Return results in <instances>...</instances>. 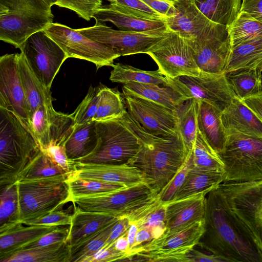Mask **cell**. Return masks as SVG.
Masks as SVG:
<instances>
[{
  "mask_svg": "<svg viewBox=\"0 0 262 262\" xmlns=\"http://www.w3.org/2000/svg\"><path fill=\"white\" fill-rule=\"evenodd\" d=\"M204 231L198 244L225 262H262V256L241 233L219 185L206 196Z\"/></svg>",
  "mask_w": 262,
  "mask_h": 262,
  "instance_id": "6da1fadb",
  "label": "cell"
},
{
  "mask_svg": "<svg viewBox=\"0 0 262 262\" xmlns=\"http://www.w3.org/2000/svg\"><path fill=\"white\" fill-rule=\"evenodd\" d=\"M130 125L142 146L127 164L139 168L158 193L183 165L190 153L187 152L179 133L175 136L161 137L147 132L136 121H133Z\"/></svg>",
  "mask_w": 262,
  "mask_h": 262,
  "instance_id": "7a4b0ae2",
  "label": "cell"
},
{
  "mask_svg": "<svg viewBox=\"0 0 262 262\" xmlns=\"http://www.w3.org/2000/svg\"><path fill=\"white\" fill-rule=\"evenodd\" d=\"M39 149L33 134L17 117L0 107V188L17 182L19 173Z\"/></svg>",
  "mask_w": 262,
  "mask_h": 262,
  "instance_id": "3957f363",
  "label": "cell"
},
{
  "mask_svg": "<svg viewBox=\"0 0 262 262\" xmlns=\"http://www.w3.org/2000/svg\"><path fill=\"white\" fill-rule=\"evenodd\" d=\"M219 188L237 227L262 256V180L223 182Z\"/></svg>",
  "mask_w": 262,
  "mask_h": 262,
  "instance_id": "277c9868",
  "label": "cell"
},
{
  "mask_svg": "<svg viewBox=\"0 0 262 262\" xmlns=\"http://www.w3.org/2000/svg\"><path fill=\"white\" fill-rule=\"evenodd\" d=\"M53 18L51 7L45 0H0V39L19 48Z\"/></svg>",
  "mask_w": 262,
  "mask_h": 262,
  "instance_id": "5b68a950",
  "label": "cell"
},
{
  "mask_svg": "<svg viewBox=\"0 0 262 262\" xmlns=\"http://www.w3.org/2000/svg\"><path fill=\"white\" fill-rule=\"evenodd\" d=\"M225 131V147L217 154L224 164L223 182L262 180V138L232 129Z\"/></svg>",
  "mask_w": 262,
  "mask_h": 262,
  "instance_id": "8992f818",
  "label": "cell"
},
{
  "mask_svg": "<svg viewBox=\"0 0 262 262\" xmlns=\"http://www.w3.org/2000/svg\"><path fill=\"white\" fill-rule=\"evenodd\" d=\"M68 174L17 181L19 224L39 218L71 202Z\"/></svg>",
  "mask_w": 262,
  "mask_h": 262,
  "instance_id": "52a82bcc",
  "label": "cell"
},
{
  "mask_svg": "<svg viewBox=\"0 0 262 262\" xmlns=\"http://www.w3.org/2000/svg\"><path fill=\"white\" fill-rule=\"evenodd\" d=\"M98 137L94 151L77 162L82 164L127 163L140 151L141 142L121 117L96 122Z\"/></svg>",
  "mask_w": 262,
  "mask_h": 262,
  "instance_id": "ba28073f",
  "label": "cell"
},
{
  "mask_svg": "<svg viewBox=\"0 0 262 262\" xmlns=\"http://www.w3.org/2000/svg\"><path fill=\"white\" fill-rule=\"evenodd\" d=\"M204 231V220L173 231L165 232L159 237L135 247L127 261L185 262L187 254L198 245Z\"/></svg>",
  "mask_w": 262,
  "mask_h": 262,
  "instance_id": "9c48e42d",
  "label": "cell"
},
{
  "mask_svg": "<svg viewBox=\"0 0 262 262\" xmlns=\"http://www.w3.org/2000/svg\"><path fill=\"white\" fill-rule=\"evenodd\" d=\"M168 28L163 38L147 53L157 64L160 72L170 79L187 76L207 77L201 71L194 57L192 41Z\"/></svg>",
  "mask_w": 262,
  "mask_h": 262,
  "instance_id": "30bf717a",
  "label": "cell"
},
{
  "mask_svg": "<svg viewBox=\"0 0 262 262\" xmlns=\"http://www.w3.org/2000/svg\"><path fill=\"white\" fill-rule=\"evenodd\" d=\"M158 193L149 183H141L71 202L80 210L127 217L152 201Z\"/></svg>",
  "mask_w": 262,
  "mask_h": 262,
  "instance_id": "8fae6325",
  "label": "cell"
},
{
  "mask_svg": "<svg viewBox=\"0 0 262 262\" xmlns=\"http://www.w3.org/2000/svg\"><path fill=\"white\" fill-rule=\"evenodd\" d=\"M43 30L62 48L68 58L91 62L97 70L103 66L113 67L114 60L120 56L112 48L93 40L64 25L52 23Z\"/></svg>",
  "mask_w": 262,
  "mask_h": 262,
  "instance_id": "7c38bea8",
  "label": "cell"
},
{
  "mask_svg": "<svg viewBox=\"0 0 262 262\" xmlns=\"http://www.w3.org/2000/svg\"><path fill=\"white\" fill-rule=\"evenodd\" d=\"M195 62L203 73L224 74L231 50L226 26L211 21L192 41Z\"/></svg>",
  "mask_w": 262,
  "mask_h": 262,
  "instance_id": "4fadbf2b",
  "label": "cell"
},
{
  "mask_svg": "<svg viewBox=\"0 0 262 262\" xmlns=\"http://www.w3.org/2000/svg\"><path fill=\"white\" fill-rule=\"evenodd\" d=\"M19 49L36 76L50 89L61 65L68 58L66 52L43 30L31 35Z\"/></svg>",
  "mask_w": 262,
  "mask_h": 262,
  "instance_id": "5bb4252c",
  "label": "cell"
},
{
  "mask_svg": "<svg viewBox=\"0 0 262 262\" xmlns=\"http://www.w3.org/2000/svg\"><path fill=\"white\" fill-rule=\"evenodd\" d=\"M122 92L127 112L147 132L161 137L179 133L178 111L125 91Z\"/></svg>",
  "mask_w": 262,
  "mask_h": 262,
  "instance_id": "9a60e30c",
  "label": "cell"
},
{
  "mask_svg": "<svg viewBox=\"0 0 262 262\" xmlns=\"http://www.w3.org/2000/svg\"><path fill=\"white\" fill-rule=\"evenodd\" d=\"M169 79L170 86L187 100L206 101L223 112L235 97L225 74L207 77L181 76Z\"/></svg>",
  "mask_w": 262,
  "mask_h": 262,
  "instance_id": "2e32d148",
  "label": "cell"
},
{
  "mask_svg": "<svg viewBox=\"0 0 262 262\" xmlns=\"http://www.w3.org/2000/svg\"><path fill=\"white\" fill-rule=\"evenodd\" d=\"M75 30L93 40L112 48L120 56L147 54L165 34L156 35L116 30L106 26L105 24L99 23H96L92 27Z\"/></svg>",
  "mask_w": 262,
  "mask_h": 262,
  "instance_id": "e0dca14e",
  "label": "cell"
},
{
  "mask_svg": "<svg viewBox=\"0 0 262 262\" xmlns=\"http://www.w3.org/2000/svg\"><path fill=\"white\" fill-rule=\"evenodd\" d=\"M0 107L13 113L31 133L30 112L17 68L16 53L0 57Z\"/></svg>",
  "mask_w": 262,
  "mask_h": 262,
  "instance_id": "ac0fdd59",
  "label": "cell"
},
{
  "mask_svg": "<svg viewBox=\"0 0 262 262\" xmlns=\"http://www.w3.org/2000/svg\"><path fill=\"white\" fill-rule=\"evenodd\" d=\"M68 174L82 179L119 184L126 187L141 183H149L151 185V181L139 168L127 163L82 164L77 162L76 169Z\"/></svg>",
  "mask_w": 262,
  "mask_h": 262,
  "instance_id": "d6986e66",
  "label": "cell"
},
{
  "mask_svg": "<svg viewBox=\"0 0 262 262\" xmlns=\"http://www.w3.org/2000/svg\"><path fill=\"white\" fill-rule=\"evenodd\" d=\"M96 23L110 22L119 29L164 35L168 29L165 20H152L141 18L122 11L112 3L102 5L93 16Z\"/></svg>",
  "mask_w": 262,
  "mask_h": 262,
  "instance_id": "ffe728a7",
  "label": "cell"
},
{
  "mask_svg": "<svg viewBox=\"0 0 262 262\" xmlns=\"http://www.w3.org/2000/svg\"><path fill=\"white\" fill-rule=\"evenodd\" d=\"M209 191L198 193L166 203L165 231L184 228L204 219L206 196Z\"/></svg>",
  "mask_w": 262,
  "mask_h": 262,
  "instance_id": "44dd1931",
  "label": "cell"
},
{
  "mask_svg": "<svg viewBox=\"0 0 262 262\" xmlns=\"http://www.w3.org/2000/svg\"><path fill=\"white\" fill-rule=\"evenodd\" d=\"M176 13L165 19L167 28L183 36L195 39L212 21L191 0H173Z\"/></svg>",
  "mask_w": 262,
  "mask_h": 262,
  "instance_id": "7402d4cb",
  "label": "cell"
},
{
  "mask_svg": "<svg viewBox=\"0 0 262 262\" xmlns=\"http://www.w3.org/2000/svg\"><path fill=\"white\" fill-rule=\"evenodd\" d=\"M221 117L225 129H232L245 135L262 138V121L237 97H235L222 112Z\"/></svg>",
  "mask_w": 262,
  "mask_h": 262,
  "instance_id": "603a6c76",
  "label": "cell"
},
{
  "mask_svg": "<svg viewBox=\"0 0 262 262\" xmlns=\"http://www.w3.org/2000/svg\"><path fill=\"white\" fill-rule=\"evenodd\" d=\"M16 59L32 122L33 116L39 107L52 104L51 92L50 89L47 88L34 74L21 52L16 53Z\"/></svg>",
  "mask_w": 262,
  "mask_h": 262,
  "instance_id": "cb8c5ba5",
  "label": "cell"
},
{
  "mask_svg": "<svg viewBox=\"0 0 262 262\" xmlns=\"http://www.w3.org/2000/svg\"><path fill=\"white\" fill-rule=\"evenodd\" d=\"M199 101L198 129L218 154L223 150L226 141V133L222 121V112L206 101Z\"/></svg>",
  "mask_w": 262,
  "mask_h": 262,
  "instance_id": "d4e9b609",
  "label": "cell"
},
{
  "mask_svg": "<svg viewBox=\"0 0 262 262\" xmlns=\"http://www.w3.org/2000/svg\"><path fill=\"white\" fill-rule=\"evenodd\" d=\"M116 218L103 213L83 211L75 206L67 242L71 247L74 246Z\"/></svg>",
  "mask_w": 262,
  "mask_h": 262,
  "instance_id": "484cf974",
  "label": "cell"
},
{
  "mask_svg": "<svg viewBox=\"0 0 262 262\" xmlns=\"http://www.w3.org/2000/svg\"><path fill=\"white\" fill-rule=\"evenodd\" d=\"M71 246L67 241L15 251L0 262H70Z\"/></svg>",
  "mask_w": 262,
  "mask_h": 262,
  "instance_id": "4316f807",
  "label": "cell"
},
{
  "mask_svg": "<svg viewBox=\"0 0 262 262\" xmlns=\"http://www.w3.org/2000/svg\"><path fill=\"white\" fill-rule=\"evenodd\" d=\"M122 90L177 111H178L183 103L187 100L185 97L170 86L129 82L123 84Z\"/></svg>",
  "mask_w": 262,
  "mask_h": 262,
  "instance_id": "83f0119b",
  "label": "cell"
},
{
  "mask_svg": "<svg viewBox=\"0 0 262 262\" xmlns=\"http://www.w3.org/2000/svg\"><path fill=\"white\" fill-rule=\"evenodd\" d=\"M18 224L0 234V258L9 255L59 226Z\"/></svg>",
  "mask_w": 262,
  "mask_h": 262,
  "instance_id": "f1b7e54d",
  "label": "cell"
},
{
  "mask_svg": "<svg viewBox=\"0 0 262 262\" xmlns=\"http://www.w3.org/2000/svg\"><path fill=\"white\" fill-rule=\"evenodd\" d=\"M98 140L96 121L74 126L65 144L68 158L77 161L86 157L95 149Z\"/></svg>",
  "mask_w": 262,
  "mask_h": 262,
  "instance_id": "f546056e",
  "label": "cell"
},
{
  "mask_svg": "<svg viewBox=\"0 0 262 262\" xmlns=\"http://www.w3.org/2000/svg\"><path fill=\"white\" fill-rule=\"evenodd\" d=\"M223 180L224 171L203 170L193 166L172 201L210 191L222 183Z\"/></svg>",
  "mask_w": 262,
  "mask_h": 262,
  "instance_id": "4dcf8cb0",
  "label": "cell"
},
{
  "mask_svg": "<svg viewBox=\"0 0 262 262\" xmlns=\"http://www.w3.org/2000/svg\"><path fill=\"white\" fill-rule=\"evenodd\" d=\"M262 62V36L231 48L225 73L257 67Z\"/></svg>",
  "mask_w": 262,
  "mask_h": 262,
  "instance_id": "1f68e13d",
  "label": "cell"
},
{
  "mask_svg": "<svg viewBox=\"0 0 262 262\" xmlns=\"http://www.w3.org/2000/svg\"><path fill=\"white\" fill-rule=\"evenodd\" d=\"M191 1L210 20L226 27L235 20L242 6V0Z\"/></svg>",
  "mask_w": 262,
  "mask_h": 262,
  "instance_id": "d6a6232c",
  "label": "cell"
},
{
  "mask_svg": "<svg viewBox=\"0 0 262 262\" xmlns=\"http://www.w3.org/2000/svg\"><path fill=\"white\" fill-rule=\"evenodd\" d=\"M261 72L255 67L230 72L225 75L235 97L242 100L259 93L262 85Z\"/></svg>",
  "mask_w": 262,
  "mask_h": 262,
  "instance_id": "836d02e7",
  "label": "cell"
},
{
  "mask_svg": "<svg viewBox=\"0 0 262 262\" xmlns=\"http://www.w3.org/2000/svg\"><path fill=\"white\" fill-rule=\"evenodd\" d=\"M112 67L113 69L111 72L110 80L113 82L124 84L129 82H136L170 86L169 79L158 70L145 71L121 63L114 64Z\"/></svg>",
  "mask_w": 262,
  "mask_h": 262,
  "instance_id": "e575fe53",
  "label": "cell"
},
{
  "mask_svg": "<svg viewBox=\"0 0 262 262\" xmlns=\"http://www.w3.org/2000/svg\"><path fill=\"white\" fill-rule=\"evenodd\" d=\"M199 104V100L188 99L178 111V130L188 154L192 152L196 137Z\"/></svg>",
  "mask_w": 262,
  "mask_h": 262,
  "instance_id": "d590c367",
  "label": "cell"
},
{
  "mask_svg": "<svg viewBox=\"0 0 262 262\" xmlns=\"http://www.w3.org/2000/svg\"><path fill=\"white\" fill-rule=\"evenodd\" d=\"M0 233L19 224L17 182L0 188Z\"/></svg>",
  "mask_w": 262,
  "mask_h": 262,
  "instance_id": "8d00e7d4",
  "label": "cell"
},
{
  "mask_svg": "<svg viewBox=\"0 0 262 262\" xmlns=\"http://www.w3.org/2000/svg\"><path fill=\"white\" fill-rule=\"evenodd\" d=\"M99 86V103L93 121L101 122L123 116L127 110L120 93L102 84Z\"/></svg>",
  "mask_w": 262,
  "mask_h": 262,
  "instance_id": "74e56055",
  "label": "cell"
},
{
  "mask_svg": "<svg viewBox=\"0 0 262 262\" xmlns=\"http://www.w3.org/2000/svg\"><path fill=\"white\" fill-rule=\"evenodd\" d=\"M227 28L232 47L262 36V23L244 11H241Z\"/></svg>",
  "mask_w": 262,
  "mask_h": 262,
  "instance_id": "f35d334b",
  "label": "cell"
},
{
  "mask_svg": "<svg viewBox=\"0 0 262 262\" xmlns=\"http://www.w3.org/2000/svg\"><path fill=\"white\" fill-rule=\"evenodd\" d=\"M166 206V203H162L156 196L152 201L126 218L129 224H135L138 228L151 231L157 227L165 228Z\"/></svg>",
  "mask_w": 262,
  "mask_h": 262,
  "instance_id": "ab89813d",
  "label": "cell"
},
{
  "mask_svg": "<svg viewBox=\"0 0 262 262\" xmlns=\"http://www.w3.org/2000/svg\"><path fill=\"white\" fill-rule=\"evenodd\" d=\"M68 174L40 149L19 173L17 181L41 179Z\"/></svg>",
  "mask_w": 262,
  "mask_h": 262,
  "instance_id": "60d3db41",
  "label": "cell"
},
{
  "mask_svg": "<svg viewBox=\"0 0 262 262\" xmlns=\"http://www.w3.org/2000/svg\"><path fill=\"white\" fill-rule=\"evenodd\" d=\"M118 219H115L97 232L78 244L71 247L70 262H82L85 258L92 256L101 249L105 245Z\"/></svg>",
  "mask_w": 262,
  "mask_h": 262,
  "instance_id": "b9f144b4",
  "label": "cell"
},
{
  "mask_svg": "<svg viewBox=\"0 0 262 262\" xmlns=\"http://www.w3.org/2000/svg\"><path fill=\"white\" fill-rule=\"evenodd\" d=\"M71 202L76 198L102 194L126 187L122 185L95 180L82 179L68 174Z\"/></svg>",
  "mask_w": 262,
  "mask_h": 262,
  "instance_id": "7bdbcfd3",
  "label": "cell"
},
{
  "mask_svg": "<svg viewBox=\"0 0 262 262\" xmlns=\"http://www.w3.org/2000/svg\"><path fill=\"white\" fill-rule=\"evenodd\" d=\"M52 104L39 107L34 113L31 122V133L40 149L46 150L50 143V127Z\"/></svg>",
  "mask_w": 262,
  "mask_h": 262,
  "instance_id": "ee69618b",
  "label": "cell"
},
{
  "mask_svg": "<svg viewBox=\"0 0 262 262\" xmlns=\"http://www.w3.org/2000/svg\"><path fill=\"white\" fill-rule=\"evenodd\" d=\"M99 85L95 87L90 86L84 99L72 113L74 126L94 121L99 103Z\"/></svg>",
  "mask_w": 262,
  "mask_h": 262,
  "instance_id": "f6af8a7d",
  "label": "cell"
},
{
  "mask_svg": "<svg viewBox=\"0 0 262 262\" xmlns=\"http://www.w3.org/2000/svg\"><path fill=\"white\" fill-rule=\"evenodd\" d=\"M193 166L192 152L169 182L158 193L157 196L164 203L171 201L177 192L183 184L189 169Z\"/></svg>",
  "mask_w": 262,
  "mask_h": 262,
  "instance_id": "bcb514c9",
  "label": "cell"
},
{
  "mask_svg": "<svg viewBox=\"0 0 262 262\" xmlns=\"http://www.w3.org/2000/svg\"><path fill=\"white\" fill-rule=\"evenodd\" d=\"M111 3L118 9L141 18L152 20L166 19L141 0H114Z\"/></svg>",
  "mask_w": 262,
  "mask_h": 262,
  "instance_id": "7dc6e473",
  "label": "cell"
},
{
  "mask_svg": "<svg viewBox=\"0 0 262 262\" xmlns=\"http://www.w3.org/2000/svg\"><path fill=\"white\" fill-rule=\"evenodd\" d=\"M102 3L101 0H57L55 5L71 10L79 17L89 21Z\"/></svg>",
  "mask_w": 262,
  "mask_h": 262,
  "instance_id": "c3c4849f",
  "label": "cell"
},
{
  "mask_svg": "<svg viewBox=\"0 0 262 262\" xmlns=\"http://www.w3.org/2000/svg\"><path fill=\"white\" fill-rule=\"evenodd\" d=\"M69 231V225L66 227L65 226H59L40 238L23 246L16 251L44 247L57 243L67 241Z\"/></svg>",
  "mask_w": 262,
  "mask_h": 262,
  "instance_id": "681fc988",
  "label": "cell"
},
{
  "mask_svg": "<svg viewBox=\"0 0 262 262\" xmlns=\"http://www.w3.org/2000/svg\"><path fill=\"white\" fill-rule=\"evenodd\" d=\"M72 219V214L66 211L56 210L42 217L25 221L23 224L52 226H68L71 224Z\"/></svg>",
  "mask_w": 262,
  "mask_h": 262,
  "instance_id": "f907efd6",
  "label": "cell"
},
{
  "mask_svg": "<svg viewBox=\"0 0 262 262\" xmlns=\"http://www.w3.org/2000/svg\"><path fill=\"white\" fill-rule=\"evenodd\" d=\"M127 254L117 250L114 243L107 247H103L94 254L85 258L82 262H108L126 261Z\"/></svg>",
  "mask_w": 262,
  "mask_h": 262,
  "instance_id": "816d5d0a",
  "label": "cell"
},
{
  "mask_svg": "<svg viewBox=\"0 0 262 262\" xmlns=\"http://www.w3.org/2000/svg\"><path fill=\"white\" fill-rule=\"evenodd\" d=\"M165 19L174 15L176 8L173 0H141Z\"/></svg>",
  "mask_w": 262,
  "mask_h": 262,
  "instance_id": "f5cc1de1",
  "label": "cell"
},
{
  "mask_svg": "<svg viewBox=\"0 0 262 262\" xmlns=\"http://www.w3.org/2000/svg\"><path fill=\"white\" fill-rule=\"evenodd\" d=\"M130 224L126 217L119 218L103 247H107L114 243L119 237L126 233Z\"/></svg>",
  "mask_w": 262,
  "mask_h": 262,
  "instance_id": "db71d44e",
  "label": "cell"
},
{
  "mask_svg": "<svg viewBox=\"0 0 262 262\" xmlns=\"http://www.w3.org/2000/svg\"><path fill=\"white\" fill-rule=\"evenodd\" d=\"M241 11L262 23V0H243Z\"/></svg>",
  "mask_w": 262,
  "mask_h": 262,
  "instance_id": "11a10c76",
  "label": "cell"
},
{
  "mask_svg": "<svg viewBox=\"0 0 262 262\" xmlns=\"http://www.w3.org/2000/svg\"><path fill=\"white\" fill-rule=\"evenodd\" d=\"M185 262H225V261L214 254H207L193 248L187 254Z\"/></svg>",
  "mask_w": 262,
  "mask_h": 262,
  "instance_id": "9f6ffc18",
  "label": "cell"
},
{
  "mask_svg": "<svg viewBox=\"0 0 262 262\" xmlns=\"http://www.w3.org/2000/svg\"><path fill=\"white\" fill-rule=\"evenodd\" d=\"M242 101L250 108L262 121V85L258 94L255 96L243 99Z\"/></svg>",
  "mask_w": 262,
  "mask_h": 262,
  "instance_id": "6f0895ef",
  "label": "cell"
},
{
  "mask_svg": "<svg viewBox=\"0 0 262 262\" xmlns=\"http://www.w3.org/2000/svg\"><path fill=\"white\" fill-rule=\"evenodd\" d=\"M153 239L151 231L146 228H138L134 248L146 243Z\"/></svg>",
  "mask_w": 262,
  "mask_h": 262,
  "instance_id": "680465c9",
  "label": "cell"
},
{
  "mask_svg": "<svg viewBox=\"0 0 262 262\" xmlns=\"http://www.w3.org/2000/svg\"><path fill=\"white\" fill-rule=\"evenodd\" d=\"M114 245L115 248L121 252L126 253L128 255L129 246L127 239V232L119 237L114 243ZM126 260V261L127 260Z\"/></svg>",
  "mask_w": 262,
  "mask_h": 262,
  "instance_id": "91938a15",
  "label": "cell"
},
{
  "mask_svg": "<svg viewBox=\"0 0 262 262\" xmlns=\"http://www.w3.org/2000/svg\"><path fill=\"white\" fill-rule=\"evenodd\" d=\"M138 230V227L136 224H130L129 227L127 232V239L128 246H129V251H128L129 257V253L132 250V249L134 248L135 242V238H136V234H137ZM129 257H128V258H129ZM128 259H127V260H128Z\"/></svg>",
  "mask_w": 262,
  "mask_h": 262,
  "instance_id": "94428289",
  "label": "cell"
},
{
  "mask_svg": "<svg viewBox=\"0 0 262 262\" xmlns=\"http://www.w3.org/2000/svg\"><path fill=\"white\" fill-rule=\"evenodd\" d=\"M47 3L51 7L55 5L57 0H45Z\"/></svg>",
  "mask_w": 262,
  "mask_h": 262,
  "instance_id": "6125c7cd",
  "label": "cell"
},
{
  "mask_svg": "<svg viewBox=\"0 0 262 262\" xmlns=\"http://www.w3.org/2000/svg\"><path fill=\"white\" fill-rule=\"evenodd\" d=\"M258 68H259V69H260V70L262 71V65L260 66H259V67H258Z\"/></svg>",
  "mask_w": 262,
  "mask_h": 262,
  "instance_id": "be15d7a7",
  "label": "cell"
},
{
  "mask_svg": "<svg viewBox=\"0 0 262 262\" xmlns=\"http://www.w3.org/2000/svg\"><path fill=\"white\" fill-rule=\"evenodd\" d=\"M261 65H262V62L258 66V67H259V66H261Z\"/></svg>",
  "mask_w": 262,
  "mask_h": 262,
  "instance_id": "e7e4bbea",
  "label": "cell"
}]
</instances>
